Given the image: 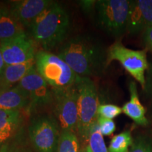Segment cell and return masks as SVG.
Instances as JSON below:
<instances>
[{
  "instance_id": "obj_1",
  "label": "cell",
  "mask_w": 152,
  "mask_h": 152,
  "mask_svg": "<svg viewBox=\"0 0 152 152\" xmlns=\"http://www.w3.org/2000/svg\"><path fill=\"white\" fill-rule=\"evenodd\" d=\"M57 55L81 77L99 75L106 65L107 53L94 38L76 35L62 43Z\"/></svg>"
},
{
  "instance_id": "obj_2",
  "label": "cell",
  "mask_w": 152,
  "mask_h": 152,
  "mask_svg": "<svg viewBox=\"0 0 152 152\" xmlns=\"http://www.w3.org/2000/svg\"><path fill=\"white\" fill-rule=\"evenodd\" d=\"M69 26L68 13L61 5L53 1L28 29L33 40L42 50L49 52L64 42Z\"/></svg>"
},
{
  "instance_id": "obj_3",
  "label": "cell",
  "mask_w": 152,
  "mask_h": 152,
  "mask_svg": "<svg viewBox=\"0 0 152 152\" xmlns=\"http://www.w3.org/2000/svg\"><path fill=\"white\" fill-rule=\"evenodd\" d=\"M77 92L78 123L77 132L81 141H89L91 130L97 123L99 106L97 89L90 77H78L75 83Z\"/></svg>"
},
{
  "instance_id": "obj_4",
  "label": "cell",
  "mask_w": 152,
  "mask_h": 152,
  "mask_svg": "<svg viewBox=\"0 0 152 152\" xmlns=\"http://www.w3.org/2000/svg\"><path fill=\"white\" fill-rule=\"evenodd\" d=\"M35 66L37 73L53 90L73 86L79 77L60 56L42 49L36 53Z\"/></svg>"
},
{
  "instance_id": "obj_5",
  "label": "cell",
  "mask_w": 152,
  "mask_h": 152,
  "mask_svg": "<svg viewBox=\"0 0 152 152\" xmlns=\"http://www.w3.org/2000/svg\"><path fill=\"white\" fill-rule=\"evenodd\" d=\"M130 1L98 0L94 13L98 26L110 35L119 37L127 32Z\"/></svg>"
},
{
  "instance_id": "obj_6",
  "label": "cell",
  "mask_w": 152,
  "mask_h": 152,
  "mask_svg": "<svg viewBox=\"0 0 152 152\" xmlns=\"http://www.w3.org/2000/svg\"><path fill=\"white\" fill-rule=\"evenodd\" d=\"M106 65L113 61H118L125 71L140 83L144 89L146 83L145 72L149 68L147 51L132 50L125 47L120 41L115 42L107 51Z\"/></svg>"
},
{
  "instance_id": "obj_7",
  "label": "cell",
  "mask_w": 152,
  "mask_h": 152,
  "mask_svg": "<svg viewBox=\"0 0 152 152\" xmlns=\"http://www.w3.org/2000/svg\"><path fill=\"white\" fill-rule=\"evenodd\" d=\"M59 128L56 118L49 115L44 114L34 118L28 128V134L36 151L56 152Z\"/></svg>"
},
{
  "instance_id": "obj_8",
  "label": "cell",
  "mask_w": 152,
  "mask_h": 152,
  "mask_svg": "<svg viewBox=\"0 0 152 152\" xmlns=\"http://www.w3.org/2000/svg\"><path fill=\"white\" fill-rule=\"evenodd\" d=\"M54 91L55 118L61 130L77 132L78 123L77 92L76 85L67 89Z\"/></svg>"
},
{
  "instance_id": "obj_9",
  "label": "cell",
  "mask_w": 152,
  "mask_h": 152,
  "mask_svg": "<svg viewBox=\"0 0 152 152\" xmlns=\"http://www.w3.org/2000/svg\"><path fill=\"white\" fill-rule=\"evenodd\" d=\"M28 93L30 104L28 111L43 107L53 103L54 91L43 77L37 73L34 66L18 85Z\"/></svg>"
},
{
  "instance_id": "obj_10",
  "label": "cell",
  "mask_w": 152,
  "mask_h": 152,
  "mask_svg": "<svg viewBox=\"0 0 152 152\" xmlns=\"http://www.w3.org/2000/svg\"><path fill=\"white\" fill-rule=\"evenodd\" d=\"M34 43L35 42L26 33L0 42L6 66L24 64L35 60L37 52Z\"/></svg>"
},
{
  "instance_id": "obj_11",
  "label": "cell",
  "mask_w": 152,
  "mask_h": 152,
  "mask_svg": "<svg viewBox=\"0 0 152 152\" xmlns=\"http://www.w3.org/2000/svg\"><path fill=\"white\" fill-rule=\"evenodd\" d=\"M53 1L49 0H17L9 1L13 15L23 28H29L35 20Z\"/></svg>"
},
{
  "instance_id": "obj_12",
  "label": "cell",
  "mask_w": 152,
  "mask_h": 152,
  "mask_svg": "<svg viewBox=\"0 0 152 152\" xmlns=\"http://www.w3.org/2000/svg\"><path fill=\"white\" fill-rule=\"evenodd\" d=\"M152 26V0L130 1L127 32L136 35Z\"/></svg>"
},
{
  "instance_id": "obj_13",
  "label": "cell",
  "mask_w": 152,
  "mask_h": 152,
  "mask_svg": "<svg viewBox=\"0 0 152 152\" xmlns=\"http://www.w3.org/2000/svg\"><path fill=\"white\" fill-rule=\"evenodd\" d=\"M30 99L28 93L18 85L0 90V109L18 111L28 109Z\"/></svg>"
},
{
  "instance_id": "obj_14",
  "label": "cell",
  "mask_w": 152,
  "mask_h": 152,
  "mask_svg": "<svg viewBox=\"0 0 152 152\" xmlns=\"http://www.w3.org/2000/svg\"><path fill=\"white\" fill-rule=\"evenodd\" d=\"M24 33L25 28L11 13L8 3H0V42Z\"/></svg>"
},
{
  "instance_id": "obj_15",
  "label": "cell",
  "mask_w": 152,
  "mask_h": 152,
  "mask_svg": "<svg viewBox=\"0 0 152 152\" xmlns=\"http://www.w3.org/2000/svg\"><path fill=\"white\" fill-rule=\"evenodd\" d=\"M22 121L20 111L0 109V146L14 137Z\"/></svg>"
},
{
  "instance_id": "obj_16",
  "label": "cell",
  "mask_w": 152,
  "mask_h": 152,
  "mask_svg": "<svg viewBox=\"0 0 152 152\" xmlns=\"http://www.w3.org/2000/svg\"><path fill=\"white\" fill-rule=\"evenodd\" d=\"M129 90L130 93V99L123 106V112L132 119L137 124L146 126L149 123L145 116L146 110L139 99L137 89L134 82H131L130 83Z\"/></svg>"
},
{
  "instance_id": "obj_17",
  "label": "cell",
  "mask_w": 152,
  "mask_h": 152,
  "mask_svg": "<svg viewBox=\"0 0 152 152\" xmlns=\"http://www.w3.org/2000/svg\"><path fill=\"white\" fill-rule=\"evenodd\" d=\"M35 66V60L16 64L6 66L0 76V90H4L16 86Z\"/></svg>"
},
{
  "instance_id": "obj_18",
  "label": "cell",
  "mask_w": 152,
  "mask_h": 152,
  "mask_svg": "<svg viewBox=\"0 0 152 152\" xmlns=\"http://www.w3.org/2000/svg\"><path fill=\"white\" fill-rule=\"evenodd\" d=\"M79 139L75 132L61 130L60 132L56 152H80Z\"/></svg>"
},
{
  "instance_id": "obj_19",
  "label": "cell",
  "mask_w": 152,
  "mask_h": 152,
  "mask_svg": "<svg viewBox=\"0 0 152 152\" xmlns=\"http://www.w3.org/2000/svg\"><path fill=\"white\" fill-rule=\"evenodd\" d=\"M132 143L130 131H124L111 139L108 150L109 152H129Z\"/></svg>"
},
{
  "instance_id": "obj_20",
  "label": "cell",
  "mask_w": 152,
  "mask_h": 152,
  "mask_svg": "<svg viewBox=\"0 0 152 152\" xmlns=\"http://www.w3.org/2000/svg\"><path fill=\"white\" fill-rule=\"evenodd\" d=\"M88 145L92 152H109L97 123L91 130Z\"/></svg>"
},
{
  "instance_id": "obj_21",
  "label": "cell",
  "mask_w": 152,
  "mask_h": 152,
  "mask_svg": "<svg viewBox=\"0 0 152 152\" xmlns=\"http://www.w3.org/2000/svg\"><path fill=\"white\" fill-rule=\"evenodd\" d=\"M129 152H152V140L146 135H139L133 141Z\"/></svg>"
},
{
  "instance_id": "obj_22",
  "label": "cell",
  "mask_w": 152,
  "mask_h": 152,
  "mask_svg": "<svg viewBox=\"0 0 152 152\" xmlns=\"http://www.w3.org/2000/svg\"><path fill=\"white\" fill-rule=\"evenodd\" d=\"M123 112V110L119 106L114 104H100L98 109V117L113 120Z\"/></svg>"
},
{
  "instance_id": "obj_23",
  "label": "cell",
  "mask_w": 152,
  "mask_h": 152,
  "mask_svg": "<svg viewBox=\"0 0 152 152\" xmlns=\"http://www.w3.org/2000/svg\"><path fill=\"white\" fill-rule=\"evenodd\" d=\"M97 123L102 135L110 136L115 130V122L111 119L98 117Z\"/></svg>"
},
{
  "instance_id": "obj_24",
  "label": "cell",
  "mask_w": 152,
  "mask_h": 152,
  "mask_svg": "<svg viewBox=\"0 0 152 152\" xmlns=\"http://www.w3.org/2000/svg\"><path fill=\"white\" fill-rule=\"evenodd\" d=\"M0 152H32L19 141L7 142L0 147Z\"/></svg>"
},
{
  "instance_id": "obj_25",
  "label": "cell",
  "mask_w": 152,
  "mask_h": 152,
  "mask_svg": "<svg viewBox=\"0 0 152 152\" xmlns=\"http://www.w3.org/2000/svg\"><path fill=\"white\" fill-rule=\"evenodd\" d=\"M142 39L146 50H149L152 52V26L144 30Z\"/></svg>"
},
{
  "instance_id": "obj_26",
  "label": "cell",
  "mask_w": 152,
  "mask_h": 152,
  "mask_svg": "<svg viewBox=\"0 0 152 152\" xmlns=\"http://www.w3.org/2000/svg\"><path fill=\"white\" fill-rule=\"evenodd\" d=\"M144 90L152 97V63L149 64V66L147 71L146 75V83Z\"/></svg>"
},
{
  "instance_id": "obj_27",
  "label": "cell",
  "mask_w": 152,
  "mask_h": 152,
  "mask_svg": "<svg viewBox=\"0 0 152 152\" xmlns=\"http://www.w3.org/2000/svg\"><path fill=\"white\" fill-rule=\"evenodd\" d=\"M96 1H90V0H86V1H80V5L81 6V9L87 13H90V11H94V5Z\"/></svg>"
},
{
  "instance_id": "obj_28",
  "label": "cell",
  "mask_w": 152,
  "mask_h": 152,
  "mask_svg": "<svg viewBox=\"0 0 152 152\" xmlns=\"http://www.w3.org/2000/svg\"><path fill=\"white\" fill-rule=\"evenodd\" d=\"M5 67H6V64L4 62V60L2 54H1V48H0V76H1V74H2Z\"/></svg>"
},
{
  "instance_id": "obj_29",
  "label": "cell",
  "mask_w": 152,
  "mask_h": 152,
  "mask_svg": "<svg viewBox=\"0 0 152 152\" xmlns=\"http://www.w3.org/2000/svg\"><path fill=\"white\" fill-rule=\"evenodd\" d=\"M85 152H92L90 147H89V145H87L86 147H85Z\"/></svg>"
},
{
  "instance_id": "obj_30",
  "label": "cell",
  "mask_w": 152,
  "mask_h": 152,
  "mask_svg": "<svg viewBox=\"0 0 152 152\" xmlns=\"http://www.w3.org/2000/svg\"><path fill=\"white\" fill-rule=\"evenodd\" d=\"M80 152H85V149H82V150H81V151H80Z\"/></svg>"
}]
</instances>
